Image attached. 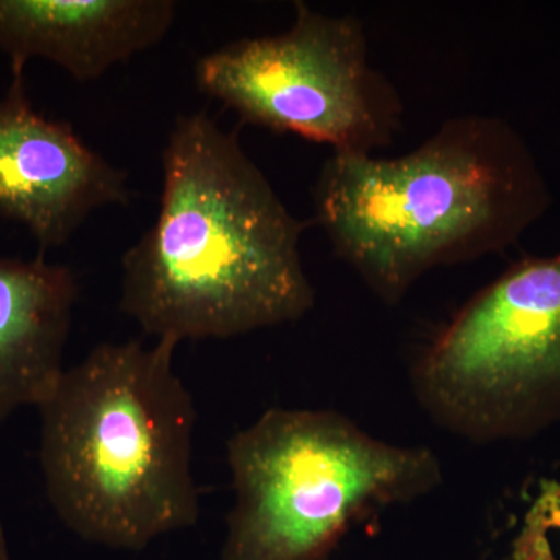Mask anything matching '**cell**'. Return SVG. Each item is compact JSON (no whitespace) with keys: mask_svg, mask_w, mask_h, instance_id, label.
Returning a JSON list of instances; mask_svg holds the SVG:
<instances>
[{"mask_svg":"<svg viewBox=\"0 0 560 560\" xmlns=\"http://www.w3.org/2000/svg\"><path fill=\"white\" fill-rule=\"evenodd\" d=\"M305 228L235 132L180 116L162 150L156 221L121 257V312L176 342L296 323L316 304Z\"/></svg>","mask_w":560,"mask_h":560,"instance_id":"6da1fadb","label":"cell"},{"mask_svg":"<svg viewBox=\"0 0 560 560\" xmlns=\"http://www.w3.org/2000/svg\"><path fill=\"white\" fill-rule=\"evenodd\" d=\"M525 138L503 117H451L397 158L330 153L313 187L335 257L394 307L438 268L503 253L550 210Z\"/></svg>","mask_w":560,"mask_h":560,"instance_id":"7a4b0ae2","label":"cell"},{"mask_svg":"<svg viewBox=\"0 0 560 560\" xmlns=\"http://www.w3.org/2000/svg\"><path fill=\"white\" fill-rule=\"evenodd\" d=\"M178 345L95 346L38 408L47 499L81 539L139 551L200 518L197 410L173 370Z\"/></svg>","mask_w":560,"mask_h":560,"instance_id":"3957f363","label":"cell"},{"mask_svg":"<svg viewBox=\"0 0 560 560\" xmlns=\"http://www.w3.org/2000/svg\"><path fill=\"white\" fill-rule=\"evenodd\" d=\"M234 506L220 560H331L342 539L444 482L436 452L340 411L270 408L226 444Z\"/></svg>","mask_w":560,"mask_h":560,"instance_id":"277c9868","label":"cell"},{"mask_svg":"<svg viewBox=\"0 0 560 560\" xmlns=\"http://www.w3.org/2000/svg\"><path fill=\"white\" fill-rule=\"evenodd\" d=\"M411 388L434 425L474 444L560 425V253L477 291L419 353Z\"/></svg>","mask_w":560,"mask_h":560,"instance_id":"5b68a950","label":"cell"},{"mask_svg":"<svg viewBox=\"0 0 560 560\" xmlns=\"http://www.w3.org/2000/svg\"><path fill=\"white\" fill-rule=\"evenodd\" d=\"M195 80L245 124L329 145L331 153L375 154L404 124L400 92L371 65L363 22L304 2L294 3L289 31L205 55Z\"/></svg>","mask_w":560,"mask_h":560,"instance_id":"8992f818","label":"cell"},{"mask_svg":"<svg viewBox=\"0 0 560 560\" xmlns=\"http://www.w3.org/2000/svg\"><path fill=\"white\" fill-rule=\"evenodd\" d=\"M24 66L0 101V217L32 232L40 254L58 248L95 210L128 205L127 173L92 151L65 121L33 108Z\"/></svg>","mask_w":560,"mask_h":560,"instance_id":"52a82bcc","label":"cell"},{"mask_svg":"<svg viewBox=\"0 0 560 560\" xmlns=\"http://www.w3.org/2000/svg\"><path fill=\"white\" fill-rule=\"evenodd\" d=\"M172 0H0V50L44 58L86 83L158 46L175 22Z\"/></svg>","mask_w":560,"mask_h":560,"instance_id":"ba28073f","label":"cell"},{"mask_svg":"<svg viewBox=\"0 0 560 560\" xmlns=\"http://www.w3.org/2000/svg\"><path fill=\"white\" fill-rule=\"evenodd\" d=\"M77 298L69 267L0 257V420L57 388Z\"/></svg>","mask_w":560,"mask_h":560,"instance_id":"9c48e42d","label":"cell"},{"mask_svg":"<svg viewBox=\"0 0 560 560\" xmlns=\"http://www.w3.org/2000/svg\"><path fill=\"white\" fill-rule=\"evenodd\" d=\"M0 560H13L11 559L9 541H7L5 529H3L2 525V518H0Z\"/></svg>","mask_w":560,"mask_h":560,"instance_id":"30bf717a","label":"cell"}]
</instances>
